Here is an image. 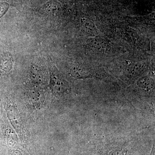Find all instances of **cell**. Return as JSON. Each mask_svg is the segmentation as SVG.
Here are the masks:
<instances>
[{"instance_id":"6da1fadb","label":"cell","mask_w":155,"mask_h":155,"mask_svg":"<svg viewBox=\"0 0 155 155\" xmlns=\"http://www.w3.org/2000/svg\"><path fill=\"white\" fill-rule=\"evenodd\" d=\"M11 122L12 121V125L14 126V128L21 137H24L25 130L22 124V119L20 117L19 112L15 107L11 106L10 108Z\"/></svg>"},{"instance_id":"7a4b0ae2","label":"cell","mask_w":155,"mask_h":155,"mask_svg":"<svg viewBox=\"0 0 155 155\" xmlns=\"http://www.w3.org/2000/svg\"><path fill=\"white\" fill-rule=\"evenodd\" d=\"M87 44L89 47L98 51H106L109 49V44L105 39L95 36L87 39Z\"/></svg>"},{"instance_id":"3957f363","label":"cell","mask_w":155,"mask_h":155,"mask_svg":"<svg viewBox=\"0 0 155 155\" xmlns=\"http://www.w3.org/2000/svg\"><path fill=\"white\" fill-rule=\"evenodd\" d=\"M139 86L146 90H150L154 86V82L151 78L149 77H144L140 79L137 82Z\"/></svg>"},{"instance_id":"277c9868","label":"cell","mask_w":155,"mask_h":155,"mask_svg":"<svg viewBox=\"0 0 155 155\" xmlns=\"http://www.w3.org/2000/svg\"><path fill=\"white\" fill-rule=\"evenodd\" d=\"M84 27L87 33L95 35L97 33L95 25L92 22L88 21L85 22L84 24Z\"/></svg>"},{"instance_id":"5b68a950","label":"cell","mask_w":155,"mask_h":155,"mask_svg":"<svg viewBox=\"0 0 155 155\" xmlns=\"http://www.w3.org/2000/svg\"><path fill=\"white\" fill-rule=\"evenodd\" d=\"M81 69L79 67H74L71 71V74L73 77L79 78L84 76L85 74Z\"/></svg>"}]
</instances>
